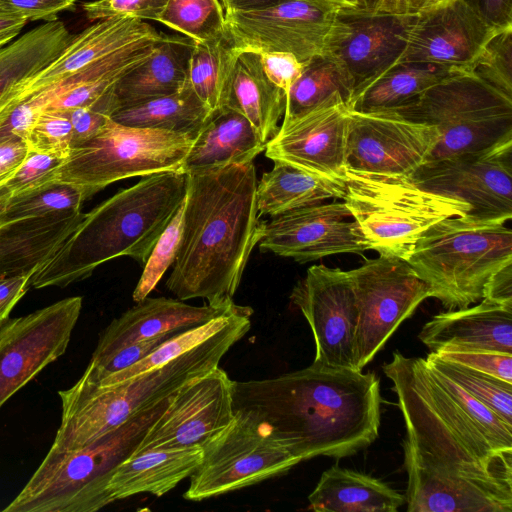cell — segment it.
Here are the masks:
<instances>
[{
	"instance_id": "obj_1",
	"label": "cell",
	"mask_w": 512,
	"mask_h": 512,
	"mask_svg": "<svg viewBox=\"0 0 512 512\" xmlns=\"http://www.w3.org/2000/svg\"><path fill=\"white\" fill-rule=\"evenodd\" d=\"M380 379L374 372L313 362L277 377L234 381L233 407L300 461L345 458L379 435Z\"/></svg>"
},
{
	"instance_id": "obj_2",
	"label": "cell",
	"mask_w": 512,
	"mask_h": 512,
	"mask_svg": "<svg viewBox=\"0 0 512 512\" xmlns=\"http://www.w3.org/2000/svg\"><path fill=\"white\" fill-rule=\"evenodd\" d=\"M182 235L167 289L178 299L232 300L264 228L253 162L189 172Z\"/></svg>"
},
{
	"instance_id": "obj_3",
	"label": "cell",
	"mask_w": 512,
	"mask_h": 512,
	"mask_svg": "<svg viewBox=\"0 0 512 512\" xmlns=\"http://www.w3.org/2000/svg\"><path fill=\"white\" fill-rule=\"evenodd\" d=\"M180 170L145 176L85 214L56 254L30 278V288L65 287L101 264L128 256L145 264L186 195Z\"/></svg>"
},
{
	"instance_id": "obj_4",
	"label": "cell",
	"mask_w": 512,
	"mask_h": 512,
	"mask_svg": "<svg viewBox=\"0 0 512 512\" xmlns=\"http://www.w3.org/2000/svg\"><path fill=\"white\" fill-rule=\"evenodd\" d=\"M253 309L241 306L227 323L192 350L153 370L107 386L78 381L59 390L61 421L51 450L82 448L119 427L137 412L174 394L188 381L219 367L230 348L251 328Z\"/></svg>"
},
{
	"instance_id": "obj_5",
	"label": "cell",
	"mask_w": 512,
	"mask_h": 512,
	"mask_svg": "<svg viewBox=\"0 0 512 512\" xmlns=\"http://www.w3.org/2000/svg\"><path fill=\"white\" fill-rule=\"evenodd\" d=\"M171 396L137 412L87 446L49 449L19 494L2 511L95 512L109 505L107 488L112 474L136 452L148 429L168 407Z\"/></svg>"
},
{
	"instance_id": "obj_6",
	"label": "cell",
	"mask_w": 512,
	"mask_h": 512,
	"mask_svg": "<svg viewBox=\"0 0 512 512\" xmlns=\"http://www.w3.org/2000/svg\"><path fill=\"white\" fill-rule=\"evenodd\" d=\"M383 372L397 395L404 440L419 452L448 464L487 463L512 452L463 410L424 358L395 351Z\"/></svg>"
},
{
	"instance_id": "obj_7",
	"label": "cell",
	"mask_w": 512,
	"mask_h": 512,
	"mask_svg": "<svg viewBox=\"0 0 512 512\" xmlns=\"http://www.w3.org/2000/svg\"><path fill=\"white\" fill-rule=\"evenodd\" d=\"M507 221L469 214L439 221L417 241L408 263L447 309L483 299L490 277L512 263V231Z\"/></svg>"
},
{
	"instance_id": "obj_8",
	"label": "cell",
	"mask_w": 512,
	"mask_h": 512,
	"mask_svg": "<svg viewBox=\"0 0 512 512\" xmlns=\"http://www.w3.org/2000/svg\"><path fill=\"white\" fill-rule=\"evenodd\" d=\"M343 201L370 249L407 259L422 235L470 206L417 185L411 177L346 169Z\"/></svg>"
},
{
	"instance_id": "obj_9",
	"label": "cell",
	"mask_w": 512,
	"mask_h": 512,
	"mask_svg": "<svg viewBox=\"0 0 512 512\" xmlns=\"http://www.w3.org/2000/svg\"><path fill=\"white\" fill-rule=\"evenodd\" d=\"M391 111L436 127L438 142L426 163L512 140V98L471 71L455 72Z\"/></svg>"
},
{
	"instance_id": "obj_10",
	"label": "cell",
	"mask_w": 512,
	"mask_h": 512,
	"mask_svg": "<svg viewBox=\"0 0 512 512\" xmlns=\"http://www.w3.org/2000/svg\"><path fill=\"white\" fill-rule=\"evenodd\" d=\"M196 134L132 127L109 117L93 137L71 147L57 180L83 189L90 198L123 179L177 171Z\"/></svg>"
},
{
	"instance_id": "obj_11",
	"label": "cell",
	"mask_w": 512,
	"mask_h": 512,
	"mask_svg": "<svg viewBox=\"0 0 512 512\" xmlns=\"http://www.w3.org/2000/svg\"><path fill=\"white\" fill-rule=\"evenodd\" d=\"M409 512H512V452L487 463L448 464L402 443Z\"/></svg>"
},
{
	"instance_id": "obj_12",
	"label": "cell",
	"mask_w": 512,
	"mask_h": 512,
	"mask_svg": "<svg viewBox=\"0 0 512 512\" xmlns=\"http://www.w3.org/2000/svg\"><path fill=\"white\" fill-rule=\"evenodd\" d=\"M227 37L238 52H285L300 62L332 53L345 31L341 8L325 0H283L225 13Z\"/></svg>"
},
{
	"instance_id": "obj_13",
	"label": "cell",
	"mask_w": 512,
	"mask_h": 512,
	"mask_svg": "<svg viewBox=\"0 0 512 512\" xmlns=\"http://www.w3.org/2000/svg\"><path fill=\"white\" fill-rule=\"evenodd\" d=\"M355 297V368L367 365L427 298L429 285L407 260L388 254L347 271Z\"/></svg>"
},
{
	"instance_id": "obj_14",
	"label": "cell",
	"mask_w": 512,
	"mask_h": 512,
	"mask_svg": "<svg viewBox=\"0 0 512 512\" xmlns=\"http://www.w3.org/2000/svg\"><path fill=\"white\" fill-rule=\"evenodd\" d=\"M183 498L202 501L288 472L301 461L266 434L247 414L235 411L231 424L202 447Z\"/></svg>"
},
{
	"instance_id": "obj_15",
	"label": "cell",
	"mask_w": 512,
	"mask_h": 512,
	"mask_svg": "<svg viewBox=\"0 0 512 512\" xmlns=\"http://www.w3.org/2000/svg\"><path fill=\"white\" fill-rule=\"evenodd\" d=\"M81 309L73 296L0 323V408L65 353Z\"/></svg>"
},
{
	"instance_id": "obj_16",
	"label": "cell",
	"mask_w": 512,
	"mask_h": 512,
	"mask_svg": "<svg viewBox=\"0 0 512 512\" xmlns=\"http://www.w3.org/2000/svg\"><path fill=\"white\" fill-rule=\"evenodd\" d=\"M411 178L422 188L466 202L473 217L512 218V140L425 163Z\"/></svg>"
},
{
	"instance_id": "obj_17",
	"label": "cell",
	"mask_w": 512,
	"mask_h": 512,
	"mask_svg": "<svg viewBox=\"0 0 512 512\" xmlns=\"http://www.w3.org/2000/svg\"><path fill=\"white\" fill-rule=\"evenodd\" d=\"M436 127L391 111L351 110L346 169L411 177L438 142Z\"/></svg>"
},
{
	"instance_id": "obj_18",
	"label": "cell",
	"mask_w": 512,
	"mask_h": 512,
	"mask_svg": "<svg viewBox=\"0 0 512 512\" xmlns=\"http://www.w3.org/2000/svg\"><path fill=\"white\" fill-rule=\"evenodd\" d=\"M290 300L312 331L313 362L356 370L357 309L348 272L323 264L313 265L293 287Z\"/></svg>"
},
{
	"instance_id": "obj_19",
	"label": "cell",
	"mask_w": 512,
	"mask_h": 512,
	"mask_svg": "<svg viewBox=\"0 0 512 512\" xmlns=\"http://www.w3.org/2000/svg\"><path fill=\"white\" fill-rule=\"evenodd\" d=\"M233 383L220 367L185 383L171 396L135 453L202 448L234 419Z\"/></svg>"
},
{
	"instance_id": "obj_20",
	"label": "cell",
	"mask_w": 512,
	"mask_h": 512,
	"mask_svg": "<svg viewBox=\"0 0 512 512\" xmlns=\"http://www.w3.org/2000/svg\"><path fill=\"white\" fill-rule=\"evenodd\" d=\"M352 108L335 93L312 110L282 122L265 156L309 174L343 182Z\"/></svg>"
},
{
	"instance_id": "obj_21",
	"label": "cell",
	"mask_w": 512,
	"mask_h": 512,
	"mask_svg": "<svg viewBox=\"0 0 512 512\" xmlns=\"http://www.w3.org/2000/svg\"><path fill=\"white\" fill-rule=\"evenodd\" d=\"M349 217L345 202L338 200L272 216L264 222L258 248L299 263L370 249L359 224Z\"/></svg>"
},
{
	"instance_id": "obj_22",
	"label": "cell",
	"mask_w": 512,
	"mask_h": 512,
	"mask_svg": "<svg viewBox=\"0 0 512 512\" xmlns=\"http://www.w3.org/2000/svg\"><path fill=\"white\" fill-rule=\"evenodd\" d=\"M498 31L466 0H449L411 17L398 63L430 64L469 72Z\"/></svg>"
},
{
	"instance_id": "obj_23",
	"label": "cell",
	"mask_w": 512,
	"mask_h": 512,
	"mask_svg": "<svg viewBox=\"0 0 512 512\" xmlns=\"http://www.w3.org/2000/svg\"><path fill=\"white\" fill-rule=\"evenodd\" d=\"M341 16L346 28L331 54L349 75L354 99L364 87L398 63L412 16L348 10H341Z\"/></svg>"
},
{
	"instance_id": "obj_24",
	"label": "cell",
	"mask_w": 512,
	"mask_h": 512,
	"mask_svg": "<svg viewBox=\"0 0 512 512\" xmlns=\"http://www.w3.org/2000/svg\"><path fill=\"white\" fill-rule=\"evenodd\" d=\"M233 300L195 306L183 300L146 297L113 319L100 334L90 362L98 361L119 348L204 324L237 307Z\"/></svg>"
},
{
	"instance_id": "obj_25",
	"label": "cell",
	"mask_w": 512,
	"mask_h": 512,
	"mask_svg": "<svg viewBox=\"0 0 512 512\" xmlns=\"http://www.w3.org/2000/svg\"><path fill=\"white\" fill-rule=\"evenodd\" d=\"M418 338L434 354L512 355V307L482 299L472 307L440 312L424 324Z\"/></svg>"
},
{
	"instance_id": "obj_26",
	"label": "cell",
	"mask_w": 512,
	"mask_h": 512,
	"mask_svg": "<svg viewBox=\"0 0 512 512\" xmlns=\"http://www.w3.org/2000/svg\"><path fill=\"white\" fill-rule=\"evenodd\" d=\"M193 46L194 41L182 34H161L150 54L123 74L108 92L112 114L184 89Z\"/></svg>"
},
{
	"instance_id": "obj_27",
	"label": "cell",
	"mask_w": 512,
	"mask_h": 512,
	"mask_svg": "<svg viewBox=\"0 0 512 512\" xmlns=\"http://www.w3.org/2000/svg\"><path fill=\"white\" fill-rule=\"evenodd\" d=\"M160 35L153 26L138 19L98 20L74 35L63 52L32 78L11 103L30 93L55 86L85 66L125 46Z\"/></svg>"
},
{
	"instance_id": "obj_28",
	"label": "cell",
	"mask_w": 512,
	"mask_h": 512,
	"mask_svg": "<svg viewBox=\"0 0 512 512\" xmlns=\"http://www.w3.org/2000/svg\"><path fill=\"white\" fill-rule=\"evenodd\" d=\"M84 213L27 219L0 227V279L33 275L76 230Z\"/></svg>"
},
{
	"instance_id": "obj_29",
	"label": "cell",
	"mask_w": 512,
	"mask_h": 512,
	"mask_svg": "<svg viewBox=\"0 0 512 512\" xmlns=\"http://www.w3.org/2000/svg\"><path fill=\"white\" fill-rule=\"evenodd\" d=\"M202 453V448H185L151 449L131 455L112 474L107 488L110 504L140 493L163 496L190 477Z\"/></svg>"
},
{
	"instance_id": "obj_30",
	"label": "cell",
	"mask_w": 512,
	"mask_h": 512,
	"mask_svg": "<svg viewBox=\"0 0 512 512\" xmlns=\"http://www.w3.org/2000/svg\"><path fill=\"white\" fill-rule=\"evenodd\" d=\"M265 148L266 143L248 119L224 106L213 112L197 132L180 171L189 173L253 162Z\"/></svg>"
},
{
	"instance_id": "obj_31",
	"label": "cell",
	"mask_w": 512,
	"mask_h": 512,
	"mask_svg": "<svg viewBox=\"0 0 512 512\" xmlns=\"http://www.w3.org/2000/svg\"><path fill=\"white\" fill-rule=\"evenodd\" d=\"M60 20L39 25L0 48V113L73 38Z\"/></svg>"
},
{
	"instance_id": "obj_32",
	"label": "cell",
	"mask_w": 512,
	"mask_h": 512,
	"mask_svg": "<svg viewBox=\"0 0 512 512\" xmlns=\"http://www.w3.org/2000/svg\"><path fill=\"white\" fill-rule=\"evenodd\" d=\"M308 501L316 512H396L405 496L378 478L336 464L322 473Z\"/></svg>"
},
{
	"instance_id": "obj_33",
	"label": "cell",
	"mask_w": 512,
	"mask_h": 512,
	"mask_svg": "<svg viewBox=\"0 0 512 512\" xmlns=\"http://www.w3.org/2000/svg\"><path fill=\"white\" fill-rule=\"evenodd\" d=\"M226 106L244 115L264 143L277 133L285 110V93L266 76L259 53L239 52Z\"/></svg>"
},
{
	"instance_id": "obj_34",
	"label": "cell",
	"mask_w": 512,
	"mask_h": 512,
	"mask_svg": "<svg viewBox=\"0 0 512 512\" xmlns=\"http://www.w3.org/2000/svg\"><path fill=\"white\" fill-rule=\"evenodd\" d=\"M269 172L257 182L256 199L259 216H276L294 209L343 200L344 182L318 177L290 164L273 161Z\"/></svg>"
},
{
	"instance_id": "obj_35",
	"label": "cell",
	"mask_w": 512,
	"mask_h": 512,
	"mask_svg": "<svg viewBox=\"0 0 512 512\" xmlns=\"http://www.w3.org/2000/svg\"><path fill=\"white\" fill-rule=\"evenodd\" d=\"M453 73L455 71L430 64L397 63L356 94L352 109L360 112L395 110Z\"/></svg>"
},
{
	"instance_id": "obj_36",
	"label": "cell",
	"mask_w": 512,
	"mask_h": 512,
	"mask_svg": "<svg viewBox=\"0 0 512 512\" xmlns=\"http://www.w3.org/2000/svg\"><path fill=\"white\" fill-rule=\"evenodd\" d=\"M211 114L188 84L177 93L120 108L110 118L132 127L196 134Z\"/></svg>"
},
{
	"instance_id": "obj_37",
	"label": "cell",
	"mask_w": 512,
	"mask_h": 512,
	"mask_svg": "<svg viewBox=\"0 0 512 512\" xmlns=\"http://www.w3.org/2000/svg\"><path fill=\"white\" fill-rule=\"evenodd\" d=\"M238 54L227 35L194 42L188 84L212 113L226 106Z\"/></svg>"
},
{
	"instance_id": "obj_38",
	"label": "cell",
	"mask_w": 512,
	"mask_h": 512,
	"mask_svg": "<svg viewBox=\"0 0 512 512\" xmlns=\"http://www.w3.org/2000/svg\"><path fill=\"white\" fill-rule=\"evenodd\" d=\"M335 93L352 108L354 86L336 57L330 53L311 59L285 95L283 122L312 110Z\"/></svg>"
},
{
	"instance_id": "obj_39",
	"label": "cell",
	"mask_w": 512,
	"mask_h": 512,
	"mask_svg": "<svg viewBox=\"0 0 512 512\" xmlns=\"http://www.w3.org/2000/svg\"><path fill=\"white\" fill-rule=\"evenodd\" d=\"M88 199L83 189L61 181L12 195L0 213V227L33 218L81 211Z\"/></svg>"
},
{
	"instance_id": "obj_40",
	"label": "cell",
	"mask_w": 512,
	"mask_h": 512,
	"mask_svg": "<svg viewBox=\"0 0 512 512\" xmlns=\"http://www.w3.org/2000/svg\"><path fill=\"white\" fill-rule=\"evenodd\" d=\"M425 361L512 426V383L438 354L429 353Z\"/></svg>"
},
{
	"instance_id": "obj_41",
	"label": "cell",
	"mask_w": 512,
	"mask_h": 512,
	"mask_svg": "<svg viewBox=\"0 0 512 512\" xmlns=\"http://www.w3.org/2000/svg\"><path fill=\"white\" fill-rule=\"evenodd\" d=\"M157 22L198 43L227 35L220 0H168Z\"/></svg>"
},
{
	"instance_id": "obj_42",
	"label": "cell",
	"mask_w": 512,
	"mask_h": 512,
	"mask_svg": "<svg viewBox=\"0 0 512 512\" xmlns=\"http://www.w3.org/2000/svg\"><path fill=\"white\" fill-rule=\"evenodd\" d=\"M239 307L240 305H237L235 309L224 315L171 336L141 361L109 376L97 384V386H107L128 380L136 375L143 374L166 364L176 357L192 350L218 332L227 323L231 314Z\"/></svg>"
},
{
	"instance_id": "obj_43",
	"label": "cell",
	"mask_w": 512,
	"mask_h": 512,
	"mask_svg": "<svg viewBox=\"0 0 512 512\" xmlns=\"http://www.w3.org/2000/svg\"><path fill=\"white\" fill-rule=\"evenodd\" d=\"M184 201L155 243L144 270L133 291V301L146 298L157 286L167 269L173 265L179 248L183 227Z\"/></svg>"
},
{
	"instance_id": "obj_44",
	"label": "cell",
	"mask_w": 512,
	"mask_h": 512,
	"mask_svg": "<svg viewBox=\"0 0 512 512\" xmlns=\"http://www.w3.org/2000/svg\"><path fill=\"white\" fill-rule=\"evenodd\" d=\"M471 72L512 98V28L498 31L488 41Z\"/></svg>"
},
{
	"instance_id": "obj_45",
	"label": "cell",
	"mask_w": 512,
	"mask_h": 512,
	"mask_svg": "<svg viewBox=\"0 0 512 512\" xmlns=\"http://www.w3.org/2000/svg\"><path fill=\"white\" fill-rule=\"evenodd\" d=\"M73 128L64 111L44 109L30 127L25 141L30 151L67 157Z\"/></svg>"
},
{
	"instance_id": "obj_46",
	"label": "cell",
	"mask_w": 512,
	"mask_h": 512,
	"mask_svg": "<svg viewBox=\"0 0 512 512\" xmlns=\"http://www.w3.org/2000/svg\"><path fill=\"white\" fill-rule=\"evenodd\" d=\"M175 334L177 333L127 344L98 361L89 362L79 379L85 383L97 385L109 376L141 361Z\"/></svg>"
},
{
	"instance_id": "obj_47",
	"label": "cell",
	"mask_w": 512,
	"mask_h": 512,
	"mask_svg": "<svg viewBox=\"0 0 512 512\" xmlns=\"http://www.w3.org/2000/svg\"><path fill=\"white\" fill-rule=\"evenodd\" d=\"M66 157L28 152L20 168L4 184L13 195L27 192L56 181Z\"/></svg>"
},
{
	"instance_id": "obj_48",
	"label": "cell",
	"mask_w": 512,
	"mask_h": 512,
	"mask_svg": "<svg viewBox=\"0 0 512 512\" xmlns=\"http://www.w3.org/2000/svg\"><path fill=\"white\" fill-rule=\"evenodd\" d=\"M168 0H95L81 8L89 21L108 18H131L157 21Z\"/></svg>"
},
{
	"instance_id": "obj_49",
	"label": "cell",
	"mask_w": 512,
	"mask_h": 512,
	"mask_svg": "<svg viewBox=\"0 0 512 512\" xmlns=\"http://www.w3.org/2000/svg\"><path fill=\"white\" fill-rule=\"evenodd\" d=\"M74 8L75 0H0V15L27 21H54L59 13Z\"/></svg>"
},
{
	"instance_id": "obj_50",
	"label": "cell",
	"mask_w": 512,
	"mask_h": 512,
	"mask_svg": "<svg viewBox=\"0 0 512 512\" xmlns=\"http://www.w3.org/2000/svg\"><path fill=\"white\" fill-rule=\"evenodd\" d=\"M438 355L512 383V355L495 352H459Z\"/></svg>"
},
{
	"instance_id": "obj_51",
	"label": "cell",
	"mask_w": 512,
	"mask_h": 512,
	"mask_svg": "<svg viewBox=\"0 0 512 512\" xmlns=\"http://www.w3.org/2000/svg\"><path fill=\"white\" fill-rule=\"evenodd\" d=\"M263 70L268 79L286 95L303 72L305 63L285 52L260 53Z\"/></svg>"
},
{
	"instance_id": "obj_52",
	"label": "cell",
	"mask_w": 512,
	"mask_h": 512,
	"mask_svg": "<svg viewBox=\"0 0 512 512\" xmlns=\"http://www.w3.org/2000/svg\"><path fill=\"white\" fill-rule=\"evenodd\" d=\"M64 112L69 117L73 128L71 147L93 137L110 117L93 105L77 107Z\"/></svg>"
},
{
	"instance_id": "obj_53",
	"label": "cell",
	"mask_w": 512,
	"mask_h": 512,
	"mask_svg": "<svg viewBox=\"0 0 512 512\" xmlns=\"http://www.w3.org/2000/svg\"><path fill=\"white\" fill-rule=\"evenodd\" d=\"M449 0H367V13H385L398 16H415Z\"/></svg>"
},
{
	"instance_id": "obj_54",
	"label": "cell",
	"mask_w": 512,
	"mask_h": 512,
	"mask_svg": "<svg viewBox=\"0 0 512 512\" xmlns=\"http://www.w3.org/2000/svg\"><path fill=\"white\" fill-rule=\"evenodd\" d=\"M496 30L512 28V0H466Z\"/></svg>"
},
{
	"instance_id": "obj_55",
	"label": "cell",
	"mask_w": 512,
	"mask_h": 512,
	"mask_svg": "<svg viewBox=\"0 0 512 512\" xmlns=\"http://www.w3.org/2000/svg\"><path fill=\"white\" fill-rule=\"evenodd\" d=\"M31 274H21L0 279V323L30 288Z\"/></svg>"
},
{
	"instance_id": "obj_56",
	"label": "cell",
	"mask_w": 512,
	"mask_h": 512,
	"mask_svg": "<svg viewBox=\"0 0 512 512\" xmlns=\"http://www.w3.org/2000/svg\"><path fill=\"white\" fill-rule=\"evenodd\" d=\"M28 152L29 147L24 139H11L0 143V185L20 168Z\"/></svg>"
},
{
	"instance_id": "obj_57",
	"label": "cell",
	"mask_w": 512,
	"mask_h": 512,
	"mask_svg": "<svg viewBox=\"0 0 512 512\" xmlns=\"http://www.w3.org/2000/svg\"><path fill=\"white\" fill-rule=\"evenodd\" d=\"M483 299L512 307V263L490 277L484 287Z\"/></svg>"
},
{
	"instance_id": "obj_58",
	"label": "cell",
	"mask_w": 512,
	"mask_h": 512,
	"mask_svg": "<svg viewBox=\"0 0 512 512\" xmlns=\"http://www.w3.org/2000/svg\"><path fill=\"white\" fill-rule=\"evenodd\" d=\"M27 22L25 19L0 15V48L10 43Z\"/></svg>"
},
{
	"instance_id": "obj_59",
	"label": "cell",
	"mask_w": 512,
	"mask_h": 512,
	"mask_svg": "<svg viewBox=\"0 0 512 512\" xmlns=\"http://www.w3.org/2000/svg\"><path fill=\"white\" fill-rule=\"evenodd\" d=\"M225 13L263 9L283 0H220Z\"/></svg>"
},
{
	"instance_id": "obj_60",
	"label": "cell",
	"mask_w": 512,
	"mask_h": 512,
	"mask_svg": "<svg viewBox=\"0 0 512 512\" xmlns=\"http://www.w3.org/2000/svg\"><path fill=\"white\" fill-rule=\"evenodd\" d=\"M328 2H331L338 7L341 8V10H348V11H362L365 9L366 1L367 0H325Z\"/></svg>"
},
{
	"instance_id": "obj_61",
	"label": "cell",
	"mask_w": 512,
	"mask_h": 512,
	"mask_svg": "<svg viewBox=\"0 0 512 512\" xmlns=\"http://www.w3.org/2000/svg\"><path fill=\"white\" fill-rule=\"evenodd\" d=\"M12 195V192L4 183L0 185V213L4 210Z\"/></svg>"
}]
</instances>
